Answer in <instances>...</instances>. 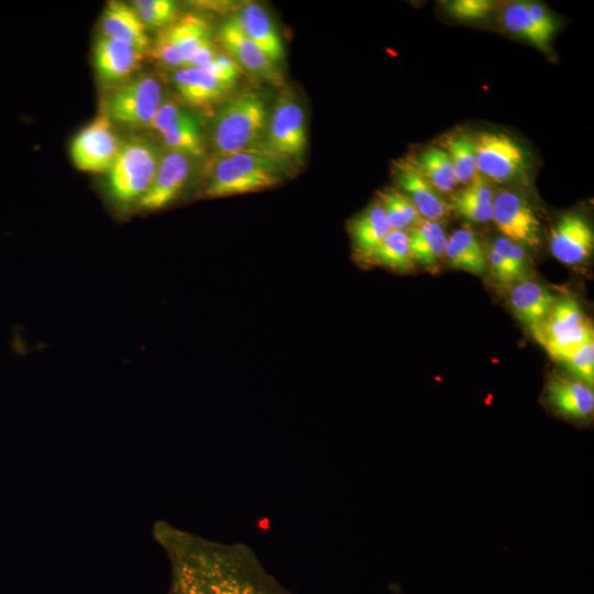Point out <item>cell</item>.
Returning <instances> with one entry per match:
<instances>
[{"mask_svg":"<svg viewBox=\"0 0 594 594\" xmlns=\"http://www.w3.org/2000/svg\"><path fill=\"white\" fill-rule=\"evenodd\" d=\"M491 248L507 261L520 280L527 279L526 277L530 272V262L522 245L501 237L492 242Z\"/></svg>","mask_w":594,"mask_h":594,"instance_id":"obj_34","label":"cell"},{"mask_svg":"<svg viewBox=\"0 0 594 594\" xmlns=\"http://www.w3.org/2000/svg\"><path fill=\"white\" fill-rule=\"evenodd\" d=\"M162 32L180 53L186 67L194 52L205 42L210 40V26L208 22L197 14H186Z\"/></svg>","mask_w":594,"mask_h":594,"instance_id":"obj_23","label":"cell"},{"mask_svg":"<svg viewBox=\"0 0 594 594\" xmlns=\"http://www.w3.org/2000/svg\"><path fill=\"white\" fill-rule=\"evenodd\" d=\"M270 112L262 94L242 91L219 111L212 132V144L219 156L262 148Z\"/></svg>","mask_w":594,"mask_h":594,"instance_id":"obj_3","label":"cell"},{"mask_svg":"<svg viewBox=\"0 0 594 594\" xmlns=\"http://www.w3.org/2000/svg\"><path fill=\"white\" fill-rule=\"evenodd\" d=\"M168 151L184 153L190 157L201 156L204 143L197 118L185 112L166 131L160 134Z\"/></svg>","mask_w":594,"mask_h":594,"instance_id":"obj_24","label":"cell"},{"mask_svg":"<svg viewBox=\"0 0 594 594\" xmlns=\"http://www.w3.org/2000/svg\"><path fill=\"white\" fill-rule=\"evenodd\" d=\"M580 304L573 298L557 300L546 318L539 342L542 344L566 331H570L585 321Z\"/></svg>","mask_w":594,"mask_h":594,"instance_id":"obj_27","label":"cell"},{"mask_svg":"<svg viewBox=\"0 0 594 594\" xmlns=\"http://www.w3.org/2000/svg\"><path fill=\"white\" fill-rule=\"evenodd\" d=\"M492 204V220L504 238L524 248H536L540 244V221L520 195L503 190L494 196Z\"/></svg>","mask_w":594,"mask_h":594,"instance_id":"obj_9","label":"cell"},{"mask_svg":"<svg viewBox=\"0 0 594 594\" xmlns=\"http://www.w3.org/2000/svg\"><path fill=\"white\" fill-rule=\"evenodd\" d=\"M216 46L211 40L201 44L191 55L186 67L191 68H205L207 67L217 56Z\"/></svg>","mask_w":594,"mask_h":594,"instance_id":"obj_42","label":"cell"},{"mask_svg":"<svg viewBox=\"0 0 594 594\" xmlns=\"http://www.w3.org/2000/svg\"><path fill=\"white\" fill-rule=\"evenodd\" d=\"M205 69L230 87H233L242 70L228 54H217L215 59Z\"/></svg>","mask_w":594,"mask_h":594,"instance_id":"obj_38","label":"cell"},{"mask_svg":"<svg viewBox=\"0 0 594 594\" xmlns=\"http://www.w3.org/2000/svg\"><path fill=\"white\" fill-rule=\"evenodd\" d=\"M101 26L105 36L130 44L143 52L150 46L146 26L134 8L121 1H110L106 6Z\"/></svg>","mask_w":594,"mask_h":594,"instance_id":"obj_17","label":"cell"},{"mask_svg":"<svg viewBox=\"0 0 594 594\" xmlns=\"http://www.w3.org/2000/svg\"><path fill=\"white\" fill-rule=\"evenodd\" d=\"M307 146L306 117L297 99L285 91L268 118L263 147L284 160H297Z\"/></svg>","mask_w":594,"mask_h":594,"instance_id":"obj_6","label":"cell"},{"mask_svg":"<svg viewBox=\"0 0 594 594\" xmlns=\"http://www.w3.org/2000/svg\"><path fill=\"white\" fill-rule=\"evenodd\" d=\"M174 82L183 99L198 107L218 101L232 88L205 68H179L174 74Z\"/></svg>","mask_w":594,"mask_h":594,"instance_id":"obj_19","label":"cell"},{"mask_svg":"<svg viewBox=\"0 0 594 594\" xmlns=\"http://www.w3.org/2000/svg\"><path fill=\"white\" fill-rule=\"evenodd\" d=\"M191 157L168 151L161 156L154 179L140 199L139 206L145 210H158L178 197L191 174Z\"/></svg>","mask_w":594,"mask_h":594,"instance_id":"obj_11","label":"cell"},{"mask_svg":"<svg viewBox=\"0 0 594 594\" xmlns=\"http://www.w3.org/2000/svg\"><path fill=\"white\" fill-rule=\"evenodd\" d=\"M394 175L402 193L411 201L422 219L439 222L446 217L444 200L414 160L397 162Z\"/></svg>","mask_w":594,"mask_h":594,"instance_id":"obj_14","label":"cell"},{"mask_svg":"<svg viewBox=\"0 0 594 594\" xmlns=\"http://www.w3.org/2000/svg\"><path fill=\"white\" fill-rule=\"evenodd\" d=\"M160 160L157 148L146 140L123 143L107 172L112 197L124 205L139 202L154 179Z\"/></svg>","mask_w":594,"mask_h":594,"instance_id":"obj_4","label":"cell"},{"mask_svg":"<svg viewBox=\"0 0 594 594\" xmlns=\"http://www.w3.org/2000/svg\"><path fill=\"white\" fill-rule=\"evenodd\" d=\"M495 7L492 0H452L444 3L447 13L459 21L473 22L488 16Z\"/></svg>","mask_w":594,"mask_h":594,"instance_id":"obj_33","label":"cell"},{"mask_svg":"<svg viewBox=\"0 0 594 594\" xmlns=\"http://www.w3.org/2000/svg\"><path fill=\"white\" fill-rule=\"evenodd\" d=\"M391 231L380 202L365 209L351 224V237L358 253L370 258Z\"/></svg>","mask_w":594,"mask_h":594,"instance_id":"obj_22","label":"cell"},{"mask_svg":"<svg viewBox=\"0 0 594 594\" xmlns=\"http://www.w3.org/2000/svg\"><path fill=\"white\" fill-rule=\"evenodd\" d=\"M526 4L537 26L547 37L551 40L557 29V24L552 15L540 3L526 1Z\"/></svg>","mask_w":594,"mask_h":594,"instance_id":"obj_41","label":"cell"},{"mask_svg":"<svg viewBox=\"0 0 594 594\" xmlns=\"http://www.w3.org/2000/svg\"><path fill=\"white\" fill-rule=\"evenodd\" d=\"M444 256L455 270L475 275H482L487 270V253L468 227L453 231L447 239Z\"/></svg>","mask_w":594,"mask_h":594,"instance_id":"obj_20","label":"cell"},{"mask_svg":"<svg viewBox=\"0 0 594 594\" xmlns=\"http://www.w3.org/2000/svg\"><path fill=\"white\" fill-rule=\"evenodd\" d=\"M444 145L453 166L457 183H470L477 175L473 139L465 134H459L448 138Z\"/></svg>","mask_w":594,"mask_h":594,"instance_id":"obj_30","label":"cell"},{"mask_svg":"<svg viewBox=\"0 0 594 594\" xmlns=\"http://www.w3.org/2000/svg\"><path fill=\"white\" fill-rule=\"evenodd\" d=\"M122 143L107 112L80 130L70 143V157L82 172L105 173L114 162Z\"/></svg>","mask_w":594,"mask_h":594,"instance_id":"obj_8","label":"cell"},{"mask_svg":"<svg viewBox=\"0 0 594 594\" xmlns=\"http://www.w3.org/2000/svg\"><path fill=\"white\" fill-rule=\"evenodd\" d=\"M574 378L593 388L594 384V339L585 343L564 362Z\"/></svg>","mask_w":594,"mask_h":594,"instance_id":"obj_35","label":"cell"},{"mask_svg":"<svg viewBox=\"0 0 594 594\" xmlns=\"http://www.w3.org/2000/svg\"><path fill=\"white\" fill-rule=\"evenodd\" d=\"M544 402L556 415L574 422L590 421L594 414L593 388L574 377L550 376Z\"/></svg>","mask_w":594,"mask_h":594,"instance_id":"obj_10","label":"cell"},{"mask_svg":"<svg viewBox=\"0 0 594 594\" xmlns=\"http://www.w3.org/2000/svg\"><path fill=\"white\" fill-rule=\"evenodd\" d=\"M494 193L488 182L480 175H476L466 186L457 191L452 197L453 204H483L493 202Z\"/></svg>","mask_w":594,"mask_h":594,"instance_id":"obj_36","label":"cell"},{"mask_svg":"<svg viewBox=\"0 0 594 594\" xmlns=\"http://www.w3.org/2000/svg\"><path fill=\"white\" fill-rule=\"evenodd\" d=\"M509 299L515 316L539 340L542 324L558 300L556 296L541 284L525 279L512 287Z\"/></svg>","mask_w":594,"mask_h":594,"instance_id":"obj_15","label":"cell"},{"mask_svg":"<svg viewBox=\"0 0 594 594\" xmlns=\"http://www.w3.org/2000/svg\"><path fill=\"white\" fill-rule=\"evenodd\" d=\"M132 7L146 28L164 29L177 20L178 6L172 0H136Z\"/></svg>","mask_w":594,"mask_h":594,"instance_id":"obj_32","label":"cell"},{"mask_svg":"<svg viewBox=\"0 0 594 594\" xmlns=\"http://www.w3.org/2000/svg\"><path fill=\"white\" fill-rule=\"evenodd\" d=\"M285 163L264 147L219 156L204 195L221 198L274 187L282 180Z\"/></svg>","mask_w":594,"mask_h":594,"instance_id":"obj_2","label":"cell"},{"mask_svg":"<svg viewBox=\"0 0 594 594\" xmlns=\"http://www.w3.org/2000/svg\"><path fill=\"white\" fill-rule=\"evenodd\" d=\"M184 113L182 107L174 99L163 100L150 128L158 134L166 131Z\"/></svg>","mask_w":594,"mask_h":594,"instance_id":"obj_39","label":"cell"},{"mask_svg":"<svg viewBox=\"0 0 594 594\" xmlns=\"http://www.w3.org/2000/svg\"><path fill=\"white\" fill-rule=\"evenodd\" d=\"M593 339L592 324L588 320H585L576 328L547 340L543 346L552 359L564 363L585 343Z\"/></svg>","mask_w":594,"mask_h":594,"instance_id":"obj_31","label":"cell"},{"mask_svg":"<svg viewBox=\"0 0 594 594\" xmlns=\"http://www.w3.org/2000/svg\"><path fill=\"white\" fill-rule=\"evenodd\" d=\"M487 267L494 280L501 286L513 287L521 282L507 261L492 248L487 252Z\"/></svg>","mask_w":594,"mask_h":594,"instance_id":"obj_37","label":"cell"},{"mask_svg":"<svg viewBox=\"0 0 594 594\" xmlns=\"http://www.w3.org/2000/svg\"><path fill=\"white\" fill-rule=\"evenodd\" d=\"M473 144L477 173L485 179L506 183L524 174L526 152L510 135L484 131L473 139Z\"/></svg>","mask_w":594,"mask_h":594,"instance_id":"obj_7","label":"cell"},{"mask_svg":"<svg viewBox=\"0 0 594 594\" xmlns=\"http://www.w3.org/2000/svg\"><path fill=\"white\" fill-rule=\"evenodd\" d=\"M504 28L512 34L521 37L541 50H548L549 42L532 20L526 1L508 3L502 14Z\"/></svg>","mask_w":594,"mask_h":594,"instance_id":"obj_26","label":"cell"},{"mask_svg":"<svg viewBox=\"0 0 594 594\" xmlns=\"http://www.w3.org/2000/svg\"><path fill=\"white\" fill-rule=\"evenodd\" d=\"M549 246L552 255L561 263L579 265L593 252V229L579 213L563 215L551 230Z\"/></svg>","mask_w":594,"mask_h":594,"instance_id":"obj_12","label":"cell"},{"mask_svg":"<svg viewBox=\"0 0 594 594\" xmlns=\"http://www.w3.org/2000/svg\"><path fill=\"white\" fill-rule=\"evenodd\" d=\"M454 212L473 222H488L493 217V204H453L449 206Z\"/></svg>","mask_w":594,"mask_h":594,"instance_id":"obj_40","label":"cell"},{"mask_svg":"<svg viewBox=\"0 0 594 594\" xmlns=\"http://www.w3.org/2000/svg\"><path fill=\"white\" fill-rule=\"evenodd\" d=\"M237 19L244 33L278 65L285 56L282 38L268 13L257 3L242 7Z\"/></svg>","mask_w":594,"mask_h":594,"instance_id":"obj_18","label":"cell"},{"mask_svg":"<svg viewBox=\"0 0 594 594\" xmlns=\"http://www.w3.org/2000/svg\"><path fill=\"white\" fill-rule=\"evenodd\" d=\"M220 40L228 55L241 69L279 84L282 75L266 54L244 33L237 16L228 19L220 29Z\"/></svg>","mask_w":594,"mask_h":594,"instance_id":"obj_13","label":"cell"},{"mask_svg":"<svg viewBox=\"0 0 594 594\" xmlns=\"http://www.w3.org/2000/svg\"><path fill=\"white\" fill-rule=\"evenodd\" d=\"M425 177L439 193H450L457 185L453 166L446 150L430 146L414 160Z\"/></svg>","mask_w":594,"mask_h":594,"instance_id":"obj_25","label":"cell"},{"mask_svg":"<svg viewBox=\"0 0 594 594\" xmlns=\"http://www.w3.org/2000/svg\"><path fill=\"white\" fill-rule=\"evenodd\" d=\"M144 52L123 42L105 35L94 45V66L102 81L125 80L140 65Z\"/></svg>","mask_w":594,"mask_h":594,"instance_id":"obj_16","label":"cell"},{"mask_svg":"<svg viewBox=\"0 0 594 594\" xmlns=\"http://www.w3.org/2000/svg\"><path fill=\"white\" fill-rule=\"evenodd\" d=\"M163 91L150 75L133 77L110 96L107 114L112 122L130 127H150L161 103Z\"/></svg>","mask_w":594,"mask_h":594,"instance_id":"obj_5","label":"cell"},{"mask_svg":"<svg viewBox=\"0 0 594 594\" xmlns=\"http://www.w3.org/2000/svg\"><path fill=\"white\" fill-rule=\"evenodd\" d=\"M407 234L414 262L430 268L444 255L448 238L440 222L422 219Z\"/></svg>","mask_w":594,"mask_h":594,"instance_id":"obj_21","label":"cell"},{"mask_svg":"<svg viewBox=\"0 0 594 594\" xmlns=\"http://www.w3.org/2000/svg\"><path fill=\"white\" fill-rule=\"evenodd\" d=\"M169 594H294L240 546H190L176 552Z\"/></svg>","mask_w":594,"mask_h":594,"instance_id":"obj_1","label":"cell"},{"mask_svg":"<svg viewBox=\"0 0 594 594\" xmlns=\"http://www.w3.org/2000/svg\"><path fill=\"white\" fill-rule=\"evenodd\" d=\"M380 205L391 230L407 232L422 220L415 206L402 191L387 189L380 193Z\"/></svg>","mask_w":594,"mask_h":594,"instance_id":"obj_29","label":"cell"},{"mask_svg":"<svg viewBox=\"0 0 594 594\" xmlns=\"http://www.w3.org/2000/svg\"><path fill=\"white\" fill-rule=\"evenodd\" d=\"M371 258L394 271L406 272L411 270L415 262L410 254L407 232L392 230Z\"/></svg>","mask_w":594,"mask_h":594,"instance_id":"obj_28","label":"cell"}]
</instances>
